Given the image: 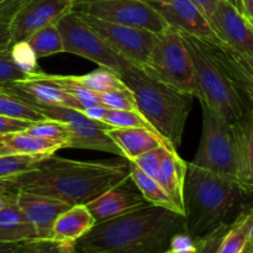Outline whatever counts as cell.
I'll return each instance as SVG.
<instances>
[{
    "label": "cell",
    "mask_w": 253,
    "mask_h": 253,
    "mask_svg": "<svg viewBox=\"0 0 253 253\" xmlns=\"http://www.w3.org/2000/svg\"><path fill=\"white\" fill-rule=\"evenodd\" d=\"M209 22L222 43L241 53L253 56L251 21L227 0H220Z\"/></svg>",
    "instance_id": "14"
},
{
    "label": "cell",
    "mask_w": 253,
    "mask_h": 253,
    "mask_svg": "<svg viewBox=\"0 0 253 253\" xmlns=\"http://www.w3.org/2000/svg\"><path fill=\"white\" fill-rule=\"evenodd\" d=\"M103 123L110 127H143L151 131H155L148 121L135 110H115L109 109ZM156 132V131H155ZM157 133V132H156Z\"/></svg>",
    "instance_id": "32"
},
{
    "label": "cell",
    "mask_w": 253,
    "mask_h": 253,
    "mask_svg": "<svg viewBox=\"0 0 253 253\" xmlns=\"http://www.w3.org/2000/svg\"><path fill=\"white\" fill-rule=\"evenodd\" d=\"M34 124L35 123H32V121L0 115V136L7 135V133L21 132V131L27 130Z\"/></svg>",
    "instance_id": "39"
},
{
    "label": "cell",
    "mask_w": 253,
    "mask_h": 253,
    "mask_svg": "<svg viewBox=\"0 0 253 253\" xmlns=\"http://www.w3.org/2000/svg\"><path fill=\"white\" fill-rule=\"evenodd\" d=\"M73 11L155 34L168 27L167 22L147 0H76Z\"/></svg>",
    "instance_id": "10"
},
{
    "label": "cell",
    "mask_w": 253,
    "mask_h": 253,
    "mask_svg": "<svg viewBox=\"0 0 253 253\" xmlns=\"http://www.w3.org/2000/svg\"><path fill=\"white\" fill-rule=\"evenodd\" d=\"M244 192L239 183L188 163L184 183L185 232L198 241L227 224Z\"/></svg>",
    "instance_id": "3"
},
{
    "label": "cell",
    "mask_w": 253,
    "mask_h": 253,
    "mask_svg": "<svg viewBox=\"0 0 253 253\" xmlns=\"http://www.w3.org/2000/svg\"><path fill=\"white\" fill-rule=\"evenodd\" d=\"M188 163L178 156L177 151L168 150L161 162L157 180L174 202L178 211L184 215V183Z\"/></svg>",
    "instance_id": "20"
},
{
    "label": "cell",
    "mask_w": 253,
    "mask_h": 253,
    "mask_svg": "<svg viewBox=\"0 0 253 253\" xmlns=\"http://www.w3.org/2000/svg\"><path fill=\"white\" fill-rule=\"evenodd\" d=\"M128 162H130L131 180L137 187V189L140 190L146 202L152 205H157V207L167 208V209L178 211L174 202L169 197V194L166 192L165 188L161 185V183L156 178L151 177L147 173L141 170L133 162H131V161H128Z\"/></svg>",
    "instance_id": "23"
},
{
    "label": "cell",
    "mask_w": 253,
    "mask_h": 253,
    "mask_svg": "<svg viewBox=\"0 0 253 253\" xmlns=\"http://www.w3.org/2000/svg\"><path fill=\"white\" fill-rule=\"evenodd\" d=\"M106 133L128 161L136 160L148 151L167 145L158 133L143 127H108Z\"/></svg>",
    "instance_id": "18"
},
{
    "label": "cell",
    "mask_w": 253,
    "mask_h": 253,
    "mask_svg": "<svg viewBox=\"0 0 253 253\" xmlns=\"http://www.w3.org/2000/svg\"><path fill=\"white\" fill-rule=\"evenodd\" d=\"M16 204L35 227L39 240H51L57 217L72 207L54 198L27 192H17Z\"/></svg>",
    "instance_id": "16"
},
{
    "label": "cell",
    "mask_w": 253,
    "mask_h": 253,
    "mask_svg": "<svg viewBox=\"0 0 253 253\" xmlns=\"http://www.w3.org/2000/svg\"><path fill=\"white\" fill-rule=\"evenodd\" d=\"M200 104L202 137L194 160L190 163L237 182L240 155L236 124L225 120L207 104Z\"/></svg>",
    "instance_id": "6"
},
{
    "label": "cell",
    "mask_w": 253,
    "mask_h": 253,
    "mask_svg": "<svg viewBox=\"0 0 253 253\" xmlns=\"http://www.w3.org/2000/svg\"><path fill=\"white\" fill-rule=\"evenodd\" d=\"M10 150L9 147H7L6 145H5L4 140H2V137L0 136V156H4V155H10Z\"/></svg>",
    "instance_id": "47"
},
{
    "label": "cell",
    "mask_w": 253,
    "mask_h": 253,
    "mask_svg": "<svg viewBox=\"0 0 253 253\" xmlns=\"http://www.w3.org/2000/svg\"><path fill=\"white\" fill-rule=\"evenodd\" d=\"M31 253H79L76 245L69 242H58L52 240H42L40 246Z\"/></svg>",
    "instance_id": "38"
},
{
    "label": "cell",
    "mask_w": 253,
    "mask_h": 253,
    "mask_svg": "<svg viewBox=\"0 0 253 253\" xmlns=\"http://www.w3.org/2000/svg\"><path fill=\"white\" fill-rule=\"evenodd\" d=\"M119 78L132 93L138 113L170 148L177 151L195 96L151 78L133 63L124 68Z\"/></svg>",
    "instance_id": "4"
},
{
    "label": "cell",
    "mask_w": 253,
    "mask_h": 253,
    "mask_svg": "<svg viewBox=\"0 0 253 253\" xmlns=\"http://www.w3.org/2000/svg\"><path fill=\"white\" fill-rule=\"evenodd\" d=\"M227 1H229L230 4L234 5V6L236 7L237 10H240V11H241L242 14H244V9H242V2H241V0H227Z\"/></svg>",
    "instance_id": "48"
},
{
    "label": "cell",
    "mask_w": 253,
    "mask_h": 253,
    "mask_svg": "<svg viewBox=\"0 0 253 253\" xmlns=\"http://www.w3.org/2000/svg\"><path fill=\"white\" fill-rule=\"evenodd\" d=\"M230 222L227 224L221 225L220 227H217L216 230L209 234L208 236H205L204 239H200L197 241V253H217L219 251V247L221 245L222 239L226 235L227 230L230 229Z\"/></svg>",
    "instance_id": "37"
},
{
    "label": "cell",
    "mask_w": 253,
    "mask_h": 253,
    "mask_svg": "<svg viewBox=\"0 0 253 253\" xmlns=\"http://www.w3.org/2000/svg\"><path fill=\"white\" fill-rule=\"evenodd\" d=\"M130 178L125 157L113 161H76L48 156L36 168L0 179L15 192L51 197L69 205H86Z\"/></svg>",
    "instance_id": "1"
},
{
    "label": "cell",
    "mask_w": 253,
    "mask_h": 253,
    "mask_svg": "<svg viewBox=\"0 0 253 253\" xmlns=\"http://www.w3.org/2000/svg\"><path fill=\"white\" fill-rule=\"evenodd\" d=\"M56 25L61 32L64 52L89 59L99 67L115 72L118 76L131 64L130 61L114 51L78 12L72 10L61 17Z\"/></svg>",
    "instance_id": "8"
},
{
    "label": "cell",
    "mask_w": 253,
    "mask_h": 253,
    "mask_svg": "<svg viewBox=\"0 0 253 253\" xmlns=\"http://www.w3.org/2000/svg\"><path fill=\"white\" fill-rule=\"evenodd\" d=\"M39 240L36 230L16 204V198L0 211V241L22 242Z\"/></svg>",
    "instance_id": "22"
},
{
    "label": "cell",
    "mask_w": 253,
    "mask_h": 253,
    "mask_svg": "<svg viewBox=\"0 0 253 253\" xmlns=\"http://www.w3.org/2000/svg\"><path fill=\"white\" fill-rule=\"evenodd\" d=\"M192 1L202 10L203 14L209 20L211 15L214 14L215 10H216V6L220 0H192Z\"/></svg>",
    "instance_id": "41"
},
{
    "label": "cell",
    "mask_w": 253,
    "mask_h": 253,
    "mask_svg": "<svg viewBox=\"0 0 253 253\" xmlns=\"http://www.w3.org/2000/svg\"><path fill=\"white\" fill-rule=\"evenodd\" d=\"M168 150H173V148H170L168 145H162L160 146V147L155 148V150H151L148 151V152L143 153L142 156L137 157L136 160L131 161V162L135 163L141 170L147 173L148 175H151V177L157 179L161 162H162L163 157H165V155L167 153Z\"/></svg>",
    "instance_id": "34"
},
{
    "label": "cell",
    "mask_w": 253,
    "mask_h": 253,
    "mask_svg": "<svg viewBox=\"0 0 253 253\" xmlns=\"http://www.w3.org/2000/svg\"><path fill=\"white\" fill-rule=\"evenodd\" d=\"M109 108H106V106L104 105H98V106H91V108H86L84 109L82 113L85 114L88 118L93 119V120H96V121H101L103 123V119L105 118L106 113H108Z\"/></svg>",
    "instance_id": "43"
},
{
    "label": "cell",
    "mask_w": 253,
    "mask_h": 253,
    "mask_svg": "<svg viewBox=\"0 0 253 253\" xmlns=\"http://www.w3.org/2000/svg\"><path fill=\"white\" fill-rule=\"evenodd\" d=\"M25 131L34 136H39V137L61 143L63 148H69L71 146V131L67 127L66 124L61 123V121L46 119L43 121L35 123Z\"/></svg>",
    "instance_id": "31"
},
{
    "label": "cell",
    "mask_w": 253,
    "mask_h": 253,
    "mask_svg": "<svg viewBox=\"0 0 253 253\" xmlns=\"http://www.w3.org/2000/svg\"><path fill=\"white\" fill-rule=\"evenodd\" d=\"M244 15L249 20L253 19V0H241Z\"/></svg>",
    "instance_id": "44"
},
{
    "label": "cell",
    "mask_w": 253,
    "mask_h": 253,
    "mask_svg": "<svg viewBox=\"0 0 253 253\" xmlns=\"http://www.w3.org/2000/svg\"><path fill=\"white\" fill-rule=\"evenodd\" d=\"M189 52L195 84V98L231 124L239 123L252 105L217 62L203 39L180 32Z\"/></svg>",
    "instance_id": "5"
},
{
    "label": "cell",
    "mask_w": 253,
    "mask_h": 253,
    "mask_svg": "<svg viewBox=\"0 0 253 253\" xmlns=\"http://www.w3.org/2000/svg\"><path fill=\"white\" fill-rule=\"evenodd\" d=\"M10 49L0 53V84L22 81L29 77L14 63L11 54H10Z\"/></svg>",
    "instance_id": "36"
},
{
    "label": "cell",
    "mask_w": 253,
    "mask_h": 253,
    "mask_svg": "<svg viewBox=\"0 0 253 253\" xmlns=\"http://www.w3.org/2000/svg\"><path fill=\"white\" fill-rule=\"evenodd\" d=\"M100 98L103 105L109 109L137 111L135 98H133L132 93H131V90L127 86L125 89H120V90H111L106 91V93H101Z\"/></svg>",
    "instance_id": "35"
},
{
    "label": "cell",
    "mask_w": 253,
    "mask_h": 253,
    "mask_svg": "<svg viewBox=\"0 0 253 253\" xmlns=\"http://www.w3.org/2000/svg\"><path fill=\"white\" fill-rule=\"evenodd\" d=\"M0 115L32 121V123L46 120L41 113L1 88H0Z\"/></svg>",
    "instance_id": "30"
},
{
    "label": "cell",
    "mask_w": 253,
    "mask_h": 253,
    "mask_svg": "<svg viewBox=\"0 0 253 253\" xmlns=\"http://www.w3.org/2000/svg\"><path fill=\"white\" fill-rule=\"evenodd\" d=\"M95 219L86 205H73L62 212L54 221L52 241L76 244L95 225Z\"/></svg>",
    "instance_id": "19"
},
{
    "label": "cell",
    "mask_w": 253,
    "mask_h": 253,
    "mask_svg": "<svg viewBox=\"0 0 253 253\" xmlns=\"http://www.w3.org/2000/svg\"><path fill=\"white\" fill-rule=\"evenodd\" d=\"M10 54H11L14 63L29 77L41 73L39 66H37L36 56H35L31 47L27 44L26 41L17 42V43L12 44L11 49H10Z\"/></svg>",
    "instance_id": "33"
},
{
    "label": "cell",
    "mask_w": 253,
    "mask_h": 253,
    "mask_svg": "<svg viewBox=\"0 0 253 253\" xmlns=\"http://www.w3.org/2000/svg\"><path fill=\"white\" fill-rule=\"evenodd\" d=\"M69 78L78 85L98 94L126 88L115 72L103 67H99L98 69L84 76H69Z\"/></svg>",
    "instance_id": "27"
},
{
    "label": "cell",
    "mask_w": 253,
    "mask_h": 253,
    "mask_svg": "<svg viewBox=\"0 0 253 253\" xmlns=\"http://www.w3.org/2000/svg\"><path fill=\"white\" fill-rule=\"evenodd\" d=\"M16 194L17 192L10 189L9 187H6V185L0 180V211H1V210L4 209L9 203H11L12 200H15Z\"/></svg>",
    "instance_id": "42"
},
{
    "label": "cell",
    "mask_w": 253,
    "mask_h": 253,
    "mask_svg": "<svg viewBox=\"0 0 253 253\" xmlns=\"http://www.w3.org/2000/svg\"><path fill=\"white\" fill-rule=\"evenodd\" d=\"M146 74L170 88L195 96L189 52L180 31L168 26L157 35L147 61L140 67Z\"/></svg>",
    "instance_id": "7"
},
{
    "label": "cell",
    "mask_w": 253,
    "mask_h": 253,
    "mask_svg": "<svg viewBox=\"0 0 253 253\" xmlns=\"http://www.w3.org/2000/svg\"><path fill=\"white\" fill-rule=\"evenodd\" d=\"M22 101L29 104L39 113H41L46 119L66 124L67 127L71 131L72 137L69 148L101 151V152L113 153L115 156L124 157L120 148L115 145V142L106 133L108 127H110L106 124L93 120L77 109L52 105V104H42L37 103V101Z\"/></svg>",
    "instance_id": "9"
},
{
    "label": "cell",
    "mask_w": 253,
    "mask_h": 253,
    "mask_svg": "<svg viewBox=\"0 0 253 253\" xmlns=\"http://www.w3.org/2000/svg\"><path fill=\"white\" fill-rule=\"evenodd\" d=\"M252 211H253V208H252ZM242 253H253V222H252L251 230H250L249 240H247V244L246 246H245V250Z\"/></svg>",
    "instance_id": "45"
},
{
    "label": "cell",
    "mask_w": 253,
    "mask_h": 253,
    "mask_svg": "<svg viewBox=\"0 0 253 253\" xmlns=\"http://www.w3.org/2000/svg\"><path fill=\"white\" fill-rule=\"evenodd\" d=\"M180 232H185L184 215L148 203L98 222L74 245L79 253H163Z\"/></svg>",
    "instance_id": "2"
},
{
    "label": "cell",
    "mask_w": 253,
    "mask_h": 253,
    "mask_svg": "<svg viewBox=\"0 0 253 253\" xmlns=\"http://www.w3.org/2000/svg\"><path fill=\"white\" fill-rule=\"evenodd\" d=\"M168 26L208 41H220L209 20L192 0H147Z\"/></svg>",
    "instance_id": "13"
},
{
    "label": "cell",
    "mask_w": 253,
    "mask_h": 253,
    "mask_svg": "<svg viewBox=\"0 0 253 253\" xmlns=\"http://www.w3.org/2000/svg\"><path fill=\"white\" fill-rule=\"evenodd\" d=\"M51 155H26L10 153L0 156V179L16 177L37 167L41 161Z\"/></svg>",
    "instance_id": "29"
},
{
    "label": "cell",
    "mask_w": 253,
    "mask_h": 253,
    "mask_svg": "<svg viewBox=\"0 0 253 253\" xmlns=\"http://www.w3.org/2000/svg\"><path fill=\"white\" fill-rule=\"evenodd\" d=\"M26 42L37 59L64 52L61 32L56 24H49L39 29L26 40Z\"/></svg>",
    "instance_id": "26"
},
{
    "label": "cell",
    "mask_w": 253,
    "mask_h": 253,
    "mask_svg": "<svg viewBox=\"0 0 253 253\" xmlns=\"http://www.w3.org/2000/svg\"><path fill=\"white\" fill-rule=\"evenodd\" d=\"M250 21H251V25H252V27H253V19L250 20Z\"/></svg>",
    "instance_id": "49"
},
{
    "label": "cell",
    "mask_w": 253,
    "mask_h": 253,
    "mask_svg": "<svg viewBox=\"0 0 253 253\" xmlns=\"http://www.w3.org/2000/svg\"><path fill=\"white\" fill-rule=\"evenodd\" d=\"M204 41L212 56L224 67L253 108V56L241 53L221 41Z\"/></svg>",
    "instance_id": "17"
},
{
    "label": "cell",
    "mask_w": 253,
    "mask_h": 253,
    "mask_svg": "<svg viewBox=\"0 0 253 253\" xmlns=\"http://www.w3.org/2000/svg\"><path fill=\"white\" fill-rule=\"evenodd\" d=\"M198 246L194 247V249H190V250H172V249H168L167 251L163 252V253H197Z\"/></svg>",
    "instance_id": "46"
},
{
    "label": "cell",
    "mask_w": 253,
    "mask_h": 253,
    "mask_svg": "<svg viewBox=\"0 0 253 253\" xmlns=\"http://www.w3.org/2000/svg\"><path fill=\"white\" fill-rule=\"evenodd\" d=\"M253 222L252 208L242 211L234 222H231L230 229L222 239L217 253H242L249 240L250 230Z\"/></svg>",
    "instance_id": "25"
},
{
    "label": "cell",
    "mask_w": 253,
    "mask_h": 253,
    "mask_svg": "<svg viewBox=\"0 0 253 253\" xmlns=\"http://www.w3.org/2000/svg\"><path fill=\"white\" fill-rule=\"evenodd\" d=\"M42 76L47 81L53 83L54 85L66 91L67 94H69L76 100V103L78 104L79 111H83L84 109L91 108V106L103 105L100 94L78 85L69 78V76H51V74H44L43 72H42Z\"/></svg>",
    "instance_id": "28"
},
{
    "label": "cell",
    "mask_w": 253,
    "mask_h": 253,
    "mask_svg": "<svg viewBox=\"0 0 253 253\" xmlns=\"http://www.w3.org/2000/svg\"><path fill=\"white\" fill-rule=\"evenodd\" d=\"M239 137V177L237 183L245 195H253V108L236 123Z\"/></svg>",
    "instance_id": "21"
},
{
    "label": "cell",
    "mask_w": 253,
    "mask_h": 253,
    "mask_svg": "<svg viewBox=\"0 0 253 253\" xmlns=\"http://www.w3.org/2000/svg\"><path fill=\"white\" fill-rule=\"evenodd\" d=\"M5 145L11 153H26V155H53L63 146L47 138L34 136L26 131L7 133L1 136Z\"/></svg>",
    "instance_id": "24"
},
{
    "label": "cell",
    "mask_w": 253,
    "mask_h": 253,
    "mask_svg": "<svg viewBox=\"0 0 253 253\" xmlns=\"http://www.w3.org/2000/svg\"><path fill=\"white\" fill-rule=\"evenodd\" d=\"M145 204L148 203L128 178L86 204V208L98 224L127 214Z\"/></svg>",
    "instance_id": "15"
},
{
    "label": "cell",
    "mask_w": 253,
    "mask_h": 253,
    "mask_svg": "<svg viewBox=\"0 0 253 253\" xmlns=\"http://www.w3.org/2000/svg\"><path fill=\"white\" fill-rule=\"evenodd\" d=\"M82 17L121 57L138 67L146 63L158 34L148 30L104 21L89 15H82Z\"/></svg>",
    "instance_id": "11"
},
{
    "label": "cell",
    "mask_w": 253,
    "mask_h": 253,
    "mask_svg": "<svg viewBox=\"0 0 253 253\" xmlns=\"http://www.w3.org/2000/svg\"><path fill=\"white\" fill-rule=\"evenodd\" d=\"M76 0H25L10 25L11 43L26 41L35 31L73 10Z\"/></svg>",
    "instance_id": "12"
},
{
    "label": "cell",
    "mask_w": 253,
    "mask_h": 253,
    "mask_svg": "<svg viewBox=\"0 0 253 253\" xmlns=\"http://www.w3.org/2000/svg\"><path fill=\"white\" fill-rule=\"evenodd\" d=\"M42 240L22 242H4L0 241V253H31L37 249Z\"/></svg>",
    "instance_id": "40"
}]
</instances>
